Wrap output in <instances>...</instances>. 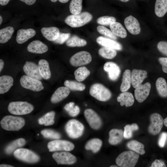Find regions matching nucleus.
<instances>
[{
  "instance_id": "680f3d73",
  "label": "nucleus",
  "mask_w": 167,
  "mask_h": 167,
  "mask_svg": "<svg viewBox=\"0 0 167 167\" xmlns=\"http://www.w3.org/2000/svg\"><path fill=\"white\" fill-rule=\"evenodd\" d=\"M119 0L123 2H126L128 1L129 0Z\"/></svg>"
},
{
  "instance_id": "2f4dec72",
  "label": "nucleus",
  "mask_w": 167,
  "mask_h": 167,
  "mask_svg": "<svg viewBox=\"0 0 167 167\" xmlns=\"http://www.w3.org/2000/svg\"><path fill=\"white\" fill-rule=\"evenodd\" d=\"M156 87L159 95L162 97H167V84L165 80L163 78L157 79L156 82Z\"/></svg>"
},
{
  "instance_id": "e2e57ef3",
  "label": "nucleus",
  "mask_w": 167,
  "mask_h": 167,
  "mask_svg": "<svg viewBox=\"0 0 167 167\" xmlns=\"http://www.w3.org/2000/svg\"><path fill=\"white\" fill-rule=\"evenodd\" d=\"M51 1H52L53 2H56L58 0H50Z\"/></svg>"
},
{
  "instance_id": "5701e85b",
  "label": "nucleus",
  "mask_w": 167,
  "mask_h": 167,
  "mask_svg": "<svg viewBox=\"0 0 167 167\" xmlns=\"http://www.w3.org/2000/svg\"><path fill=\"white\" fill-rule=\"evenodd\" d=\"M41 32L46 39L53 41L58 38L60 33L58 28L55 27L42 28L41 29Z\"/></svg>"
},
{
  "instance_id": "f3484780",
  "label": "nucleus",
  "mask_w": 167,
  "mask_h": 167,
  "mask_svg": "<svg viewBox=\"0 0 167 167\" xmlns=\"http://www.w3.org/2000/svg\"><path fill=\"white\" fill-rule=\"evenodd\" d=\"M126 27L128 31L133 35H137L140 32L141 28L138 20L130 15L126 17L124 21Z\"/></svg>"
},
{
  "instance_id": "e433bc0d",
  "label": "nucleus",
  "mask_w": 167,
  "mask_h": 167,
  "mask_svg": "<svg viewBox=\"0 0 167 167\" xmlns=\"http://www.w3.org/2000/svg\"><path fill=\"white\" fill-rule=\"evenodd\" d=\"M90 72L86 67H80L75 70L74 75L75 79L78 81L84 80L90 74Z\"/></svg>"
},
{
  "instance_id": "f8f14e48",
  "label": "nucleus",
  "mask_w": 167,
  "mask_h": 167,
  "mask_svg": "<svg viewBox=\"0 0 167 167\" xmlns=\"http://www.w3.org/2000/svg\"><path fill=\"white\" fill-rule=\"evenodd\" d=\"M85 117L90 127L94 130H98L102 125L101 119L97 114L93 110L88 109L84 111Z\"/></svg>"
},
{
  "instance_id": "1a4fd4ad",
  "label": "nucleus",
  "mask_w": 167,
  "mask_h": 167,
  "mask_svg": "<svg viewBox=\"0 0 167 167\" xmlns=\"http://www.w3.org/2000/svg\"><path fill=\"white\" fill-rule=\"evenodd\" d=\"M47 147L49 152L70 151L74 149L75 146L73 143L69 141L57 139L49 142Z\"/></svg>"
},
{
  "instance_id": "c756f323",
  "label": "nucleus",
  "mask_w": 167,
  "mask_h": 167,
  "mask_svg": "<svg viewBox=\"0 0 167 167\" xmlns=\"http://www.w3.org/2000/svg\"><path fill=\"white\" fill-rule=\"evenodd\" d=\"M155 12L157 16L160 17L163 16L167 12V0H156Z\"/></svg>"
},
{
  "instance_id": "cd10ccee",
  "label": "nucleus",
  "mask_w": 167,
  "mask_h": 167,
  "mask_svg": "<svg viewBox=\"0 0 167 167\" xmlns=\"http://www.w3.org/2000/svg\"><path fill=\"white\" fill-rule=\"evenodd\" d=\"M109 27L111 31L116 36L123 38L126 36V31L120 23L114 22L112 23Z\"/></svg>"
},
{
  "instance_id": "4be33fe9",
  "label": "nucleus",
  "mask_w": 167,
  "mask_h": 167,
  "mask_svg": "<svg viewBox=\"0 0 167 167\" xmlns=\"http://www.w3.org/2000/svg\"><path fill=\"white\" fill-rule=\"evenodd\" d=\"M96 41L98 44L103 47L118 50H121L122 49V45L120 43L109 38L99 36L97 38Z\"/></svg>"
},
{
  "instance_id": "39448f33",
  "label": "nucleus",
  "mask_w": 167,
  "mask_h": 167,
  "mask_svg": "<svg viewBox=\"0 0 167 167\" xmlns=\"http://www.w3.org/2000/svg\"><path fill=\"white\" fill-rule=\"evenodd\" d=\"M90 95L97 100L101 101H106L109 100L112 96L110 90L103 84L95 83L90 87Z\"/></svg>"
},
{
  "instance_id": "2eb2a0df",
  "label": "nucleus",
  "mask_w": 167,
  "mask_h": 167,
  "mask_svg": "<svg viewBox=\"0 0 167 167\" xmlns=\"http://www.w3.org/2000/svg\"><path fill=\"white\" fill-rule=\"evenodd\" d=\"M23 70L28 76L39 80L42 79L40 74L38 66L32 62L26 61L23 66Z\"/></svg>"
},
{
  "instance_id": "473e14b6",
  "label": "nucleus",
  "mask_w": 167,
  "mask_h": 167,
  "mask_svg": "<svg viewBox=\"0 0 167 167\" xmlns=\"http://www.w3.org/2000/svg\"><path fill=\"white\" fill-rule=\"evenodd\" d=\"M102 142L98 138H94L89 140L86 143L85 148L87 150H91L93 152L96 153L100 150Z\"/></svg>"
},
{
  "instance_id": "4d7b16f0",
  "label": "nucleus",
  "mask_w": 167,
  "mask_h": 167,
  "mask_svg": "<svg viewBox=\"0 0 167 167\" xmlns=\"http://www.w3.org/2000/svg\"><path fill=\"white\" fill-rule=\"evenodd\" d=\"M0 167H13V166H12L11 165H7V164H1L0 165Z\"/></svg>"
},
{
  "instance_id": "a19ab883",
  "label": "nucleus",
  "mask_w": 167,
  "mask_h": 167,
  "mask_svg": "<svg viewBox=\"0 0 167 167\" xmlns=\"http://www.w3.org/2000/svg\"><path fill=\"white\" fill-rule=\"evenodd\" d=\"M83 0H72L70 2L69 8L71 13L73 15L79 14L82 9Z\"/></svg>"
},
{
  "instance_id": "603ef678",
  "label": "nucleus",
  "mask_w": 167,
  "mask_h": 167,
  "mask_svg": "<svg viewBox=\"0 0 167 167\" xmlns=\"http://www.w3.org/2000/svg\"><path fill=\"white\" fill-rule=\"evenodd\" d=\"M166 165L163 161L161 160L156 159L152 163L151 167H165Z\"/></svg>"
},
{
  "instance_id": "0eeeda50",
  "label": "nucleus",
  "mask_w": 167,
  "mask_h": 167,
  "mask_svg": "<svg viewBox=\"0 0 167 167\" xmlns=\"http://www.w3.org/2000/svg\"><path fill=\"white\" fill-rule=\"evenodd\" d=\"M13 154L17 159L29 163H36L40 159V157L36 153L26 148H18L14 152Z\"/></svg>"
},
{
  "instance_id": "9b49d317",
  "label": "nucleus",
  "mask_w": 167,
  "mask_h": 167,
  "mask_svg": "<svg viewBox=\"0 0 167 167\" xmlns=\"http://www.w3.org/2000/svg\"><path fill=\"white\" fill-rule=\"evenodd\" d=\"M150 120L151 123L148 127V131L152 135H156L160 133L163 127V118L159 114L154 113L151 115Z\"/></svg>"
},
{
  "instance_id": "f03ea898",
  "label": "nucleus",
  "mask_w": 167,
  "mask_h": 167,
  "mask_svg": "<svg viewBox=\"0 0 167 167\" xmlns=\"http://www.w3.org/2000/svg\"><path fill=\"white\" fill-rule=\"evenodd\" d=\"M25 124L24 119L21 117L12 115L4 117L0 121L2 128L6 131H18L22 128Z\"/></svg>"
},
{
  "instance_id": "864d4df0",
  "label": "nucleus",
  "mask_w": 167,
  "mask_h": 167,
  "mask_svg": "<svg viewBox=\"0 0 167 167\" xmlns=\"http://www.w3.org/2000/svg\"><path fill=\"white\" fill-rule=\"evenodd\" d=\"M29 5L34 4L36 2V0H19Z\"/></svg>"
},
{
  "instance_id": "7ed1b4c3",
  "label": "nucleus",
  "mask_w": 167,
  "mask_h": 167,
  "mask_svg": "<svg viewBox=\"0 0 167 167\" xmlns=\"http://www.w3.org/2000/svg\"><path fill=\"white\" fill-rule=\"evenodd\" d=\"M139 157L137 153L132 151H126L120 153L116 159V163L121 167H134Z\"/></svg>"
},
{
  "instance_id": "58836bf2",
  "label": "nucleus",
  "mask_w": 167,
  "mask_h": 167,
  "mask_svg": "<svg viewBox=\"0 0 167 167\" xmlns=\"http://www.w3.org/2000/svg\"><path fill=\"white\" fill-rule=\"evenodd\" d=\"M64 84L71 90L83 91L85 88V85L79 81L67 80L64 82Z\"/></svg>"
},
{
  "instance_id": "9d476101",
  "label": "nucleus",
  "mask_w": 167,
  "mask_h": 167,
  "mask_svg": "<svg viewBox=\"0 0 167 167\" xmlns=\"http://www.w3.org/2000/svg\"><path fill=\"white\" fill-rule=\"evenodd\" d=\"M92 60L90 54L87 51H82L73 55L70 59V62L72 66H78L89 64Z\"/></svg>"
},
{
  "instance_id": "a18cd8bd",
  "label": "nucleus",
  "mask_w": 167,
  "mask_h": 167,
  "mask_svg": "<svg viewBox=\"0 0 167 167\" xmlns=\"http://www.w3.org/2000/svg\"><path fill=\"white\" fill-rule=\"evenodd\" d=\"M98 32L105 36L113 40L117 39V36L108 28L102 26H98L97 27Z\"/></svg>"
},
{
  "instance_id": "09e8293b",
  "label": "nucleus",
  "mask_w": 167,
  "mask_h": 167,
  "mask_svg": "<svg viewBox=\"0 0 167 167\" xmlns=\"http://www.w3.org/2000/svg\"><path fill=\"white\" fill-rule=\"evenodd\" d=\"M158 50L163 54L167 56V42L161 41L157 44Z\"/></svg>"
},
{
  "instance_id": "6ab92c4d",
  "label": "nucleus",
  "mask_w": 167,
  "mask_h": 167,
  "mask_svg": "<svg viewBox=\"0 0 167 167\" xmlns=\"http://www.w3.org/2000/svg\"><path fill=\"white\" fill-rule=\"evenodd\" d=\"M147 72L141 70L133 69L131 74V83L133 87L135 88L141 84L147 77Z\"/></svg>"
},
{
  "instance_id": "bf43d9fd",
  "label": "nucleus",
  "mask_w": 167,
  "mask_h": 167,
  "mask_svg": "<svg viewBox=\"0 0 167 167\" xmlns=\"http://www.w3.org/2000/svg\"><path fill=\"white\" fill-rule=\"evenodd\" d=\"M58 1L62 3H65L68 2L69 0H58Z\"/></svg>"
},
{
  "instance_id": "c9c22d12",
  "label": "nucleus",
  "mask_w": 167,
  "mask_h": 167,
  "mask_svg": "<svg viewBox=\"0 0 167 167\" xmlns=\"http://www.w3.org/2000/svg\"><path fill=\"white\" fill-rule=\"evenodd\" d=\"M87 44V42L85 40L76 36H73L70 37L66 42L67 46L70 47H83Z\"/></svg>"
},
{
  "instance_id": "3c124183",
  "label": "nucleus",
  "mask_w": 167,
  "mask_h": 167,
  "mask_svg": "<svg viewBox=\"0 0 167 167\" xmlns=\"http://www.w3.org/2000/svg\"><path fill=\"white\" fill-rule=\"evenodd\" d=\"M158 60L162 66L163 71L167 73V58L161 57L159 58Z\"/></svg>"
},
{
  "instance_id": "aec40b11",
  "label": "nucleus",
  "mask_w": 167,
  "mask_h": 167,
  "mask_svg": "<svg viewBox=\"0 0 167 167\" xmlns=\"http://www.w3.org/2000/svg\"><path fill=\"white\" fill-rule=\"evenodd\" d=\"M36 34L35 30L32 28L20 29L17 33L16 42L19 44L23 43L33 37Z\"/></svg>"
},
{
  "instance_id": "ddd939ff",
  "label": "nucleus",
  "mask_w": 167,
  "mask_h": 167,
  "mask_svg": "<svg viewBox=\"0 0 167 167\" xmlns=\"http://www.w3.org/2000/svg\"><path fill=\"white\" fill-rule=\"evenodd\" d=\"M52 157L58 165H71L76 161L75 156L66 152H55L53 154Z\"/></svg>"
},
{
  "instance_id": "4c0bfd02",
  "label": "nucleus",
  "mask_w": 167,
  "mask_h": 167,
  "mask_svg": "<svg viewBox=\"0 0 167 167\" xmlns=\"http://www.w3.org/2000/svg\"><path fill=\"white\" fill-rule=\"evenodd\" d=\"M55 115V112L54 111L49 112L39 118L38 123L40 124H44L45 126L51 125L54 122Z\"/></svg>"
},
{
  "instance_id": "f257e3e1",
  "label": "nucleus",
  "mask_w": 167,
  "mask_h": 167,
  "mask_svg": "<svg viewBox=\"0 0 167 167\" xmlns=\"http://www.w3.org/2000/svg\"><path fill=\"white\" fill-rule=\"evenodd\" d=\"M92 15L86 11L77 15H71L68 16L65 19L67 24L72 28L82 27L90 21L92 19Z\"/></svg>"
},
{
  "instance_id": "6e6552de",
  "label": "nucleus",
  "mask_w": 167,
  "mask_h": 167,
  "mask_svg": "<svg viewBox=\"0 0 167 167\" xmlns=\"http://www.w3.org/2000/svg\"><path fill=\"white\" fill-rule=\"evenodd\" d=\"M20 82L23 88L32 91L39 92L44 88L42 82L40 80L27 75L22 76L20 79Z\"/></svg>"
},
{
  "instance_id": "f704fd0d",
  "label": "nucleus",
  "mask_w": 167,
  "mask_h": 167,
  "mask_svg": "<svg viewBox=\"0 0 167 167\" xmlns=\"http://www.w3.org/2000/svg\"><path fill=\"white\" fill-rule=\"evenodd\" d=\"M127 146L130 149L141 155L144 154L145 152L144 145L137 140L130 141L127 143Z\"/></svg>"
},
{
  "instance_id": "13d9d810",
  "label": "nucleus",
  "mask_w": 167,
  "mask_h": 167,
  "mask_svg": "<svg viewBox=\"0 0 167 167\" xmlns=\"http://www.w3.org/2000/svg\"><path fill=\"white\" fill-rule=\"evenodd\" d=\"M163 123L165 126L167 127V117L163 120Z\"/></svg>"
},
{
  "instance_id": "4468645a",
  "label": "nucleus",
  "mask_w": 167,
  "mask_h": 167,
  "mask_svg": "<svg viewBox=\"0 0 167 167\" xmlns=\"http://www.w3.org/2000/svg\"><path fill=\"white\" fill-rule=\"evenodd\" d=\"M151 88L150 83L147 82L143 84H140L135 90V96L137 101L141 103L144 101L148 96Z\"/></svg>"
},
{
  "instance_id": "bb28decb",
  "label": "nucleus",
  "mask_w": 167,
  "mask_h": 167,
  "mask_svg": "<svg viewBox=\"0 0 167 167\" xmlns=\"http://www.w3.org/2000/svg\"><path fill=\"white\" fill-rule=\"evenodd\" d=\"M38 67L40 74L42 78L47 80L49 79L51 76L48 62L45 60H40L38 63Z\"/></svg>"
},
{
  "instance_id": "412c9836",
  "label": "nucleus",
  "mask_w": 167,
  "mask_h": 167,
  "mask_svg": "<svg viewBox=\"0 0 167 167\" xmlns=\"http://www.w3.org/2000/svg\"><path fill=\"white\" fill-rule=\"evenodd\" d=\"M70 92V90L66 87H59L52 95L50 99L51 101L53 103H58L66 98Z\"/></svg>"
},
{
  "instance_id": "72a5a7b5",
  "label": "nucleus",
  "mask_w": 167,
  "mask_h": 167,
  "mask_svg": "<svg viewBox=\"0 0 167 167\" xmlns=\"http://www.w3.org/2000/svg\"><path fill=\"white\" fill-rule=\"evenodd\" d=\"M14 32V28L11 26L7 27L0 30V43L7 42L11 37Z\"/></svg>"
},
{
  "instance_id": "7c9ffc66",
  "label": "nucleus",
  "mask_w": 167,
  "mask_h": 167,
  "mask_svg": "<svg viewBox=\"0 0 167 167\" xmlns=\"http://www.w3.org/2000/svg\"><path fill=\"white\" fill-rule=\"evenodd\" d=\"M131 83V71L127 69L124 72L122 76V81L120 87L121 92H126L130 88Z\"/></svg>"
},
{
  "instance_id": "c85d7f7f",
  "label": "nucleus",
  "mask_w": 167,
  "mask_h": 167,
  "mask_svg": "<svg viewBox=\"0 0 167 167\" xmlns=\"http://www.w3.org/2000/svg\"><path fill=\"white\" fill-rule=\"evenodd\" d=\"M26 143L25 139L23 138L16 139L9 144L5 148V152L7 154H10L17 149L24 146Z\"/></svg>"
},
{
  "instance_id": "ea45409f",
  "label": "nucleus",
  "mask_w": 167,
  "mask_h": 167,
  "mask_svg": "<svg viewBox=\"0 0 167 167\" xmlns=\"http://www.w3.org/2000/svg\"><path fill=\"white\" fill-rule=\"evenodd\" d=\"M98 53L102 57L108 59H112L117 55L115 49L105 47L100 48L98 50Z\"/></svg>"
},
{
  "instance_id": "dca6fc26",
  "label": "nucleus",
  "mask_w": 167,
  "mask_h": 167,
  "mask_svg": "<svg viewBox=\"0 0 167 167\" xmlns=\"http://www.w3.org/2000/svg\"><path fill=\"white\" fill-rule=\"evenodd\" d=\"M104 70L108 73V77L111 80H116L120 75L121 70L119 66L116 63L108 62L104 66Z\"/></svg>"
},
{
  "instance_id": "8fccbe9b",
  "label": "nucleus",
  "mask_w": 167,
  "mask_h": 167,
  "mask_svg": "<svg viewBox=\"0 0 167 167\" xmlns=\"http://www.w3.org/2000/svg\"><path fill=\"white\" fill-rule=\"evenodd\" d=\"M167 139V133L165 132H162L160 135L158 141L160 147L163 148L165 146Z\"/></svg>"
},
{
  "instance_id": "5fc2aeb1",
  "label": "nucleus",
  "mask_w": 167,
  "mask_h": 167,
  "mask_svg": "<svg viewBox=\"0 0 167 167\" xmlns=\"http://www.w3.org/2000/svg\"><path fill=\"white\" fill-rule=\"evenodd\" d=\"M10 0H0V4L2 6H5L7 5Z\"/></svg>"
},
{
  "instance_id": "c03bdc74",
  "label": "nucleus",
  "mask_w": 167,
  "mask_h": 167,
  "mask_svg": "<svg viewBox=\"0 0 167 167\" xmlns=\"http://www.w3.org/2000/svg\"><path fill=\"white\" fill-rule=\"evenodd\" d=\"M124 137L126 139H129L132 137L133 132L137 130L139 127L136 124L133 123L131 125H126L124 127Z\"/></svg>"
},
{
  "instance_id": "393cba45",
  "label": "nucleus",
  "mask_w": 167,
  "mask_h": 167,
  "mask_svg": "<svg viewBox=\"0 0 167 167\" xmlns=\"http://www.w3.org/2000/svg\"><path fill=\"white\" fill-rule=\"evenodd\" d=\"M14 80L11 76L4 75L0 77V94L5 93L13 86Z\"/></svg>"
},
{
  "instance_id": "79ce46f5",
  "label": "nucleus",
  "mask_w": 167,
  "mask_h": 167,
  "mask_svg": "<svg viewBox=\"0 0 167 167\" xmlns=\"http://www.w3.org/2000/svg\"><path fill=\"white\" fill-rule=\"evenodd\" d=\"M64 108L69 115L72 117L77 116L80 111L79 107L77 105H75L73 102H70L66 104Z\"/></svg>"
},
{
  "instance_id": "37998d69",
  "label": "nucleus",
  "mask_w": 167,
  "mask_h": 167,
  "mask_svg": "<svg viewBox=\"0 0 167 167\" xmlns=\"http://www.w3.org/2000/svg\"><path fill=\"white\" fill-rule=\"evenodd\" d=\"M41 133L45 138L50 139H57L61 137L60 133L52 129H44L41 131Z\"/></svg>"
},
{
  "instance_id": "a211bd4d",
  "label": "nucleus",
  "mask_w": 167,
  "mask_h": 167,
  "mask_svg": "<svg viewBox=\"0 0 167 167\" xmlns=\"http://www.w3.org/2000/svg\"><path fill=\"white\" fill-rule=\"evenodd\" d=\"M28 51L30 53L42 54L48 50L47 46L39 40H35L30 43L27 48Z\"/></svg>"
},
{
  "instance_id": "052dcab7",
  "label": "nucleus",
  "mask_w": 167,
  "mask_h": 167,
  "mask_svg": "<svg viewBox=\"0 0 167 167\" xmlns=\"http://www.w3.org/2000/svg\"><path fill=\"white\" fill-rule=\"evenodd\" d=\"M2 16L0 15V24L1 25L2 22Z\"/></svg>"
},
{
  "instance_id": "0e129e2a",
  "label": "nucleus",
  "mask_w": 167,
  "mask_h": 167,
  "mask_svg": "<svg viewBox=\"0 0 167 167\" xmlns=\"http://www.w3.org/2000/svg\"><path fill=\"white\" fill-rule=\"evenodd\" d=\"M118 166H117L116 165H112L110 166V167H117Z\"/></svg>"
},
{
  "instance_id": "423d86ee",
  "label": "nucleus",
  "mask_w": 167,
  "mask_h": 167,
  "mask_svg": "<svg viewBox=\"0 0 167 167\" xmlns=\"http://www.w3.org/2000/svg\"><path fill=\"white\" fill-rule=\"evenodd\" d=\"M84 129L83 124L75 119L69 120L65 126L66 134L72 139H77L80 137L83 134Z\"/></svg>"
},
{
  "instance_id": "20e7f679",
  "label": "nucleus",
  "mask_w": 167,
  "mask_h": 167,
  "mask_svg": "<svg viewBox=\"0 0 167 167\" xmlns=\"http://www.w3.org/2000/svg\"><path fill=\"white\" fill-rule=\"evenodd\" d=\"M34 106L26 101H13L9 103L8 109L11 114L16 115L27 114L34 109Z\"/></svg>"
},
{
  "instance_id": "de8ad7c7",
  "label": "nucleus",
  "mask_w": 167,
  "mask_h": 167,
  "mask_svg": "<svg viewBox=\"0 0 167 167\" xmlns=\"http://www.w3.org/2000/svg\"><path fill=\"white\" fill-rule=\"evenodd\" d=\"M70 35V33L60 32L58 38L53 42L56 44H62L68 40Z\"/></svg>"
},
{
  "instance_id": "a878e982",
  "label": "nucleus",
  "mask_w": 167,
  "mask_h": 167,
  "mask_svg": "<svg viewBox=\"0 0 167 167\" xmlns=\"http://www.w3.org/2000/svg\"><path fill=\"white\" fill-rule=\"evenodd\" d=\"M117 101L120 103L121 106L125 105L130 107L133 105L134 99L133 94L131 92H125L120 94L117 98Z\"/></svg>"
},
{
  "instance_id": "b1692460",
  "label": "nucleus",
  "mask_w": 167,
  "mask_h": 167,
  "mask_svg": "<svg viewBox=\"0 0 167 167\" xmlns=\"http://www.w3.org/2000/svg\"><path fill=\"white\" fill-rule=\"evenodd\" d=\"M109 143L112 145L120 143L123 140V131L122 130L117 129H111L109 132Z\"/></svg>"
},
{
  "instance_id": "6e6d98bb",
  "label": "nucleus",
  "mask_w": 167,
  "mask_h": 167,
  "mask_svg": "<svg viewBox=\"0 0 167 167\" xmlns=\"http://www.w3.org/2000/svg\"><path fill=\"white\" fill-rule=\"evenodd\" d=\"M4 65V62L1 59H0V72L2 70Z\"/></svg>"
},
{
  "instance_id": "49530a36",
  "label": "nucleus",
  "mask_w": 167,
  "mask_h": 167,
  "mask_svg": "<svg viewBox=\"0 0 167 167\" xmlns=\"http://www.w3.org/2000/svg\"><path fill=\"white\" fill-rule=\"evenodd\" d=\"M116 21V19L114 17L105 16L98 18L96 22L99 24L104 26H108L110 25L112 23L115 22Z\"/></svg>"
}]
</instances>
